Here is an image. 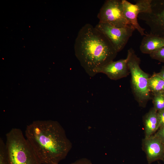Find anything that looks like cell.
<instances>
[{
    "instance_id": "7",
    "label": "cell",
    "mask_w": 164,
    "mask_h": 164,
    "mask_svg": "<svg viewBox=\"0 0 164 164\" xmlns=\"http://www.w3.org/2000/svg\"><path fill=\"white\" fill-rule=\"evenodd\" d=\"M95 27L108 39L118 53L124 48L135 30L131 26L117 28L100 22Z\"/></svg>"
},
{
    "instance_id": "19",
    "label": "cell",
    "mask_w": 164,
    "mask_h": 164,
    "mask_svg": "<svg viewBox=\"0 0 164 164\" xmlns=\"http://www.w3.org/2000/svg\"><path fill=\"white\" fill-rule=\"evenodd\" d=\"M157 114L160 128L164 126V111H158Z\"/></svg>"
},
{
    "instance_id": "4",
    "label": "cell",
    "mask_w": 164,
    "mask_h": 164,
    "mask_svg": "<svg viewBox=\"0 0 164 164\" xmlns=\"http://www.w3.org/2000/svg\"><path fill=\"white\" fill-rule=\"evenodd\" d=\"M128 65L131 74V87L135 100L139 106L145 108L150 99L149 86V75L141 68V60L131 48L128 50Z\"/></svg>"
},
{
    "instance_id": "16",
    "label": "cell",
    "mask_w": 164,
    "mask_h": 164,
    "mask_svg": "<svg viewBox=\"0 0 164 164\" xmlns=\"http://www.w3.org/2000/svg\"><path fill=\"white\" fill-rule=\"evenodd\" d=\"M149 55L152 59L164 63V46L152 52Z\"/></svg>"
},
{
    "instance_id": "21",
    "label": "cell",
    "mask_w": 164,
    "mask_h": 164,
    "mask_svg": "<svg viewBox=\"0 0 164 164\" xmlns=\"http://www.w3.org/2000/svg\"><path fill=\"white\" fill-rule=\"evenodd\" d=\"M163 162V164H164V162ZM158 164H161V163H160L159 162H158Z\"/></svg>"
},
{
    "instance_id": "10",
    "label": "cell",
    "mask_w": 164,
    "mask_h": 164,
    "mask_svg": "<svg viewBox=\"0 0 164 164\" xmlns=\"http://www.w3.org/2000/svg\"><path fill=\"white\" fill-rule=\"evenodd\" d=\"M128 58L111 61L100 69L97 73L106 75L111 80H116L126 77L130 73Z\"/></svg>"
},
{
    "instance_id": "15",
    "label": "cell",
    "mask_w": 164,
    "mask_h": 164,
    "mask_svg": "<svg viewBox=\"0 0 164 164\" xmlns=\"http://www.w3.org/2000/svg\"><path fill=\"white\" fill-rule=\"evenodd\" d=\"M0 164H10L5 143L0 138Z\"/></svg>"
},
{
    "instance_id": "5",
    "label": "cell",
    "mask_w": 164,
    "mask_h": 164,
    "mask_svg": "<svg viewBox=\"0 0 164 164\" xmlns=\"http://www.w3.org/2000/svg\"><path fill=\"white\" fill-rule=\"evenodd\" d=\"M97 17L99 22L108 23L117 28L131 26L124 15L122 0L106 1Z\"/></svg>"
},
{
    "instance_id": "9",
    "label": "cell",
    "mask_w": 164,
    "mask_h": 164,
    "mask_svg": "<svg viewBox=\"0 0 164 164\" xmlns=\"http://www.w3.org/2000/svg\"><path fill=\"white\" fill-rule=\"evenodd\" d=\"M142 148L149 164L159 160L164 161V144L154 135L142 139Z\"/></svg>"
},
{
    "instance_id": "14",
    "label": "cell",
    "mask_w": 164,
    "mask_h": 164,
    "mask_svg": "<svg viewBox=\"0 0 164 164\" xmlns=\"http://www.w3.org/2000/svg\"><path fill=\"white\" fill-rule=\"evenodd\" d=\"M153 108L158 111H164V96L162 93L153 94Z\"/></svg>"
},
{
    "instance_id": "20",
    "label": "cell",
    "mask_w": 164,
    "mask_h": 164,
    "mask_svg": "<svg viewBox=\"0 0 164 164\" xmlns=\"http://www.w3.org/2000/svg\"><path fill=\"white\" fill-rule=\"evenodd\" d=\"M158 73L164 80V66H162L160 71Z\"/></svg>"
},
{
    "instance_id": "6",
    "label": "cell",
    "mask_w": 164,
    "mask_h": 164,
    "mask_svg": "<svg viewBox=\"0 0 164 164\" xmlns=\"http://www.w3.org/2000/svg\"><path fill=\"white\" fill-rule=\"evenodd\" d=\"M138 18L149 26L150 33L164 37V0H152L151 11L140 13Z\"/></svg>"
},
{
    "instance_id": "8",
    "label": "cell",
    "mask_w": 164,
    "mask_h": 164,
    "mask_svg": "<svg viewBox=\"0 0 164 164\" xmlns=\"http://www.w3.org/2000/svg\"><path fill=\"white\" fill-rule=\"evenodd\" d=\"M152 0H137L133 4L126 0H122L123 14L130 25L133 27L140 35L145 36V29L142 27L138 22V17L141 13L149 12L151 10Z\"/></svg>"
},
{
    "instance_id": "11",
    "label": "cell",
    "mask_w": 164,
    "mask_h": 164,
    "mask_svg": "<svg viewBox=\"0 0 164 164\" xmlns=\"http://www.w3.org/2000/svg\"><path fill=\"white\" fill-rule=\"evenodd\" d=\"M164 46V37L150 33L143 37L139 48L142 53L150 54Z\"/></svg>"
},
{
    "instance_id": "13",
    "label": "cell",
    "mask_w": 164,
    "mask_h": 164,
    "mask_svg": "<svg viewBox=\"0 0 164 164\" xmlns=\"http://www.w3.org/2000/svg\"><path fill=\"white\" fill-rule=\"evenodd\" d=\"M149 86L150 91L153 94L164 91V80L158 73H155L149 77Z\"/></svg>"
},
{
    "instance_id": "22",
    "label": "cell",
    "mask_w": 164,
    "mask_h": 164,
    "mask_svg": "<svg viewBox=\"0 0 164 164\" xmlns=\"http://www.w3.org/2000/svg\"><path fill=\"white\" fill-rule=\"evenodd\" d=\"M162 93H163V95L164 96V91Z\"/></svg>"
},
{
    "instance_id": "12",
    "label": "cell",
    "mask_w": 164,
    "mask_h": 164,
    "mask_svg": "<svg viewBox=\"0 0 164 164\" xmlns=\"http://www.w3.org/2000/svg\"><path fill=\"white\" fill-rule=\"evenodd\" d=\"M145 137L154 135L159 128L157 111L152 107L143 117Z\"/></svg>"
},
{
    "instance_id": "17",
    "label": "cell",
    "mask_w": 164,
    "mask_h": 164,
    "mask_svg": "<svg viewBox=\"0 0 164 164\" xmlns=\"http://www.w3.org/2000/svg\"><path fill=\"white\" fill-rule=\"evenodd\" d=\"M154 135L164 144V126L160 128Z\"/></svg>"
},
{
    "instance_id": "1",
    "label": "cell",
    "mask_w": 164,
    "mask_h": 164,
    "mask_svg": "<svg viewBox=\"0 0 164 164\" xmlns=\"http://www.w3.org/2000/svg\"><path fill=\"white\" fill-rule=\"evenodd\" d=\"M25 137L41 164H59L72 147L57 121H38L26 126Z\"/></svg>"
},
{
    "instance_id": "3",
    "label": "cell",
    "mask_w": 164,
    "mask_h": 164,
    "mask_svg": "<svg viewBox=\"0 0 164 164\" xmlns=\"http://www.w3.org/2000/svg\"><path fill=\"white\" fill-rule=\"evenodd\" d=\"M5 136L10 164H41L21 129L12 128Z\"/></svg>"
},
{
    "instance_id": "2",
    "label": "cell",
    "mask_w": 164,
    "mask_h": 164,
    "mask_svg": "<svg viewBox=\"0 0 164 164\" xmlns=\"http://www.w3.org/2000/svg\"><path fill=\"white\" fill-rule=\"evenodd\" d=\"M74 50L80 65L91 77L113 61L118 53L105 36L89 23L79 30L75 40Z\"/></svg>"
},
{
    "instance_id": "18",
    "label": "cell",
    "mask_w": 164,
    "mask_h": 164,
    "mask_svg": "<svg viewBox=\"0 0 164 164\" xmlns=\"http://www.w3.org/2000/svg\"><path fill=\"white\" fill-rule=\"evenodd\" d=\"M70 164H93L89 159L83 158L76 160Z\"/></svg>"
}]
</instances>
